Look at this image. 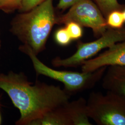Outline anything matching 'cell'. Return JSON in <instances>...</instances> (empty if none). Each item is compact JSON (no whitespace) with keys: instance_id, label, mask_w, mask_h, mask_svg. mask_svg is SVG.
<instances>
[{"instance_id":"9c48e42d","label":"cell","mask_w":125,"mask_h":125,"mask_svg":"<svg viewBox=\"0 0 125 125\" xmlns=\"http://www.w3.org/2000/svg\"><path fill=\"white\" fill-rule=\"evenodd\" d=\"M66 103L47 112L31 125H72Z\"/></svg>"},{"instance_id":"277c9868","label":"cell","mask_w":125,"mask_h":125,"mask_svg":"<svg viewBox=\"0 0 125 125\" xmlns=\"http://www.w3.org/2000/svg\"><path fill=\"white\" fill-rule=\"evenodd\" d=\"M88 116L98 125H125V98L110 91L92 92L87 101Z\"/></svg>"},{"instance_id":"4fadbf2b","label":"cell","mask_w":125,"mask_h":125,"mask_svg":"<svg viewBox=\"0 0 125 125\" xmlns=\"http://www.w3.org/2000/svg\"><path fill=\"white\" fill-rule=\"evenodd\" d=\"M65 25V27L72 40H77L82 37L83 30L80 25L73 21L69 22Z\"/></svg>"},{"instance_id":"6da1fadb","label":"cell","mask_w":125,"mask_h":125,"mask_svg":"<svg viewBox=\"0 0 125 125\" xmlns=\"http://www.w3.org/2000/svg\"><path fill=\"white\" fill-rule=\"evenodd\" d=\"M0 89L19 110L17 125H31L46 113L69 101L70 94L59 86L29 81L22 72L0 73Z\"/></svg>"},{"instance_id":"52a82bcc","label":"cell","mask_w":125,"mask_h":125,"mask_svg":"<svg viewBox=\"0 0 125 125\" xmlns=\"http://www.w3.org/2000/svg\"><path fill=\"white\" fill-rule=\"evenodd\" d=\"M81 65L84 72L109 66H125V40L113 45L97 57L86 60Z\"/></svg>"},{"instance_id":"d6986e66","label":"cell","mask_w":125,"mask_h":125,"mask_svg":"<svg viewBox=\"0 0 125 125\" xmlns=\"http://www.w3.org/2000/svg\"><path fill=\"white\" fill-rule=\"evenodd\" d=\"M1 115L0 114V125L1 124Z\"/></svg>"},{"instance_id":"ba28073f","label":"cell","mask_w":125,"mask_h":125,"mask_svg":"<svg viewBox=\"0 0 125 125\" xmlns=\"http://www.w3.org/2000/svg\"><path fill=\"white\" fill-rule=\"evenodd\" d=\"M102 80L103 89L125 98V66H109Z\"/></svg>"},{"instance_id":"8fae6325","label":"cell","mask_w":125,"mask_h":125,"mask_svg":"<svg viewBox=\"0 0 125 125\" xmlns=\"http://www.w3.org/2000/svg\"><path fill=\"white\" fill-rule=\"evenodd\" d=\"M106 19L107 15L115 10L123 11L125 5L121 4L118 0H93Z\"/></svg>"},{"instance_id":"8992f818","label":"cell","mask_w":125,"mask_h":125,"mask_svg":"<svg viewBox=\"0 0 125 125\" xmlns=\"http://www.w3.org/2000/svg\"><path fill=\"white\" fill-rule=\"evenodd\" d=\"M73 21L82 27L92 29L98 38L107 29L106 19L97 6L91 0H79L70 8L68 12L57 17V24Z\"/></svg>"},{"instance_id":"2e32d148","label":"cell","mask_w":125,"mask_h":125,"mask_svg":"<svg viewBox=\"0 0 125 125\" xmlns=\"http://www.w3.org/2000/svg\"><path fill=\"white\" fill-rule=\"evenodd\" d=\"M45 0H23L20 10L22 12H27Z\"/></svg>"},{"instance_id":"ffe728a7","label":"cell","mask_w":125,"mask_h":125,"mask_svg":"<svg viewBox=\"0 0 125 125\" xmlns=\"http://www.w3.org/2000/svg\"><path fill=\"white\" fill-rule=\"evenodd\" d=\"M0 46H1V42H0Z\"/></svg>"},{"instance_id":"e0dca14e","label":"cell","mask_w":125,"mask_h":125,"mask_svg":"<svg viewBox=\"0 0 125 125\" xmlns=\"http://www.w3.org/2000/svg\"><path fill=\"white\" fill-rule=\"evenodd\" d=\"M79 0H60L57 8L58 9L64 10L74 4Z\"/></svg>"},{"instance_id":"30bf717a","label":"cell","mask_w":125,"mask_h":125,"mask_svg":"<svg viewBox=\"0 0 125 125\" xmlns=\"http://www.w3.org/2000/svg\"><path fill=\"white\" fill-rule=\"evenodd\" d=\"M67 109L71 117L72 125H91L88 116L87 101L80 97L66 103Z\"/></svg>"},{"instance_id":"5bb4252c","label":"cell","mask_w":125,"mask_h":125,"mask_svg":"<svg viewBox=\"0 0 125 125\" xmlns=\"http://www.w3.org/2000/svg\"><path fill=\"white\" fill-rule=\"evenodd\" d=\"M55 40L57 43L61 46H67L71 43L72 40L65 27L60 28L56 31L55 33Z\"/></svg>"},{"instance_id":"ac0fdd59","label":"cell","mask_w":125,"mask_h":125,"mask_svg":"<svg viewBox=\"0 0 125 125\" xmlns=\"http://www.w3.org/2000/svg\"><path fill=\"white\" fill-rule=\"evenodd\" d=\"M123 15H124V17L125 21V9L123 11Z\"/></svg>"},{"instance_id":"7a4b0ae2","label":"cell","mask_w":125,"mask_h":125,"mask_svg":"<svg viewBox=\"0 0 125 125\" xmlns=\"http://www.w3.org/2000/svg\"><path fill=\"white\" fill-rule=\"evenodd\" d=\"M52 0H46L34 8L13 18L10 31L22 45L38 55L46 48V42L54 26L57 24Z\"/></svg>"},{"instance_id":"9a60e30c","label":"cell","mask_w":125,"mask_h":125,"mask_svg":"<svg viewBox=\"0 0 125 125\" xmlns=\"http://www.w3.org/2000/svg\"><path fill=\"white\" fill-rule=\"evenodd\" d=\"M23 0H0V9L9 12L21 9Z\"/></svg>"},{"instance_id":"3957f363","label":"cell","mask_w":125,"mask_h":125,"mask_svg":"<svg viewBox=\"0 0 125 125\" xmlns=\"http://www.w3.org/2000/svg\"><path fill=\"white\" fill-rule=\"evenodd\" d=\"M19 50L30 58L37 75L45 76L62 83L64 90L70 94L93 87L102 79L107 68L103 67L90 72L58 71L48 67L42 62L37 55L27 46L21 45Z\"/></svg>"},{"instance_id":"5b68a950","label":"cell","mask_w":125,"mask_h":125,"mask_svg":"<svg viewBox=\"0 0 125 125\" xmlns=\"http://www.w3.org/2000/svg\"><path fill=\"white\" fill-rule=\"evenodd\" d=\"M125 40V27L120 29L107 27L106 31L96 40L87 43L78 42L76 52L71 56L64 59L59 57L54 58L52 61V65L55 67H77L102 50L107 49Z\"/></svg>"},{"instance_id":"7c38bea8","label":"cell","mask_w":125,"mask_h":125,"mask_svg":"<svg viewBox=\"0 0 125 125\" xmlns=\"http://www.w3.org/2000/svg\"><path fill=\"white\" fill-rule=\"evenodd\" d=\"M107 27L120 29L123 27L125 22L123 11L115 10L109 13L106 18Z\"/></svg>"}]
</instances>
